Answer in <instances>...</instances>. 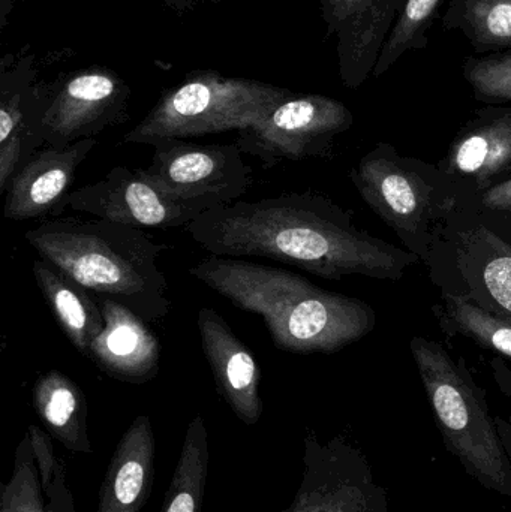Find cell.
Here are the masks:
<instances>
[{
	"label": "cell",
	"instance_id": "obj_1",
	"mask_svg": "<svg viewBox=\"0 0 511 512\" xmlns=\"http://www.w3.org/2000/svg\"><path fill=\"white\" fill-rule=\"evenodd\" d=\"M186 230L209 255L273 259L329 280L363 276L398 282L420 261L357 227L348 210L312 191L222 204Z\"/></svg>",
	"mask_w": 511,
	"mask_h": 512
},
{
	"label": "cell",
	"instance_id": "obj_2",
	"mask_svg": "<svg viewBox=\"0 0 511 512\" xmlns=\"http://www.w3.org/2000/svg\"><path fill=\"white\" fill-rule=\"evenodd\" d=\"M189 273L239 309L260 315L273 345L291 354H335L377 325L365 301L318 288L284 268L210 255Z\"/></svg>",
	"mask_w": 511,
	"mask_h": 512
},
{
	"label": "cell",
	"instance_id": "obj_3",
	"mask_svg": "<svg viewBox=\"0 0 511 512\" xmlns=\"http://www.w3.org/2000/svg\"><path fill=\"white\" fill-rule=\"evenodd\" d=\"M45 261L95 297H107L146 322L167 318L168 282L158 265L167 245L141 228L102 219H48L24 234Z\"/></svg>",
	"mask_w": 511,
	"mask_h": 512
},
{
	"label": "cell",
	"instance_id": "obj_4",
	"mask_svg": "<svg viewBox=\"0 0 511 512\" xmlns=\"http://www.w3.org/2000/svg\"><path fill=\"white\" fill-rule=\"evenodd\" d=\"M350 179L369 209L423 262L456 213L477 200L438 165L401 155L389 143L362 156Z\"/></svg>",
	"mask_w": 511,
	"mask_h": 512
},
{
	"label": "cell",
	"instance_id": "obj_5",
	"mask_svg": "<svg viewBox=\"0 0 511 512\" xmlns=\"http://www.w3.org/2000/svg\"><path fill=\"white\" fill-rule=\"evenodd\" d=\"M410 349L447 451L483 489L511 498V465L485 390L437 340L414 336Z\"/></svg>",
	"mask_w": 511,
	"mask_h": 512
},
{
	"label": "cell",
	"instance_id": "obj_6",
	"mask_svg": "<svg viewBox=\"0 0 511 512\" xmlns=\"http://www.w3.org/2000/svg\"><path fill=\"white\" fill-rule=\"evenodd\" d=\"M294 93L249 78L224 77L215 69L189 72L162 92L152 110L123 135V144H156L168 140L243 131L266 119Z\"/></svg>",
	"mask_w": 511,
	"mask_h": 512
},
{
	"label": "cell",
	"instance_id": "obj_7",
	"mask_svg": "<svg viewBox=\"0 0 511 512\" xmlns=\"http://www.w3.org/2000/svg\"><path fill=\"white\" fill-rule=\"evenodd\" d=\"M425 264L441 294L511 322V243L477 200L456 213Z\"/></svg>",
	"mask_w": 511,
	"mask_h": 512
},
{
	"label": "cell",
	"instance_id": "obj_8",
	"mask_svg": "<svg viewBox=\"0 0 511 512\" xmlns=\"http://www.w3.org/2000/svg\"><path fill=\"white\" fill-rule=\"evenodd\" d=\"M353 125V113L344 102L315 93H294L266 119L239 131L236 144L243 155L272 168L281 161L327 158L336 138Z\"/></svg>",
	"mask_w": 511,
	"mask_h": 512
},
{
	"label": "cell",
	"instance_id": "obj_9",
	"mask_svg": "<svg viewBox=\"0 0 511 512\" xmlns=\"http://www.w3.org/2000/svg\"><path fill=\"white\" fill-rule=\"evenodd\" d=\"M303 477L284 512H390L389 493L375 481L368 457L342 438L305 436Z\"/></svg>",
	"mask_w": 511,
	"mask_h": 512
},
{
	"label": "cell",
	"instance_id": "obj_10",
	"mask_svg": "<svg viewBox=\"0 0 511 512\" xmlns=\"http://www.w3.org/2000/svg\"><path fill=\"white\" fill-rule=\"evenodd\" d=\"M129 98L131 87L105 66L59 75L53 81V92L42 117V144L65 149L122 125L128 120Z\"/></svg>",
	"mask_w": 511,
	"mask_h": 512
},
{
	"label": "cell",
	"instance_id": "obj_11",
	"mask_svg": "<svg viewBox=\"0 0 511 512\" xmlns=\"http://www.w3.org/2000/svg\"><path fill=\"white\" fill-rule=\"evenodd\" d=\"M222 206L213 200H179L156 189L138 170L116 167L104 179L69 192L54 212L66 209L102 221L135 228L188 227L207 210Z\"/></svg>",
	"mask_w": 511,
	"mask_h": 512
},
{
	"label": "cell",
	"instance_id": "obj_12",
	"mask_svg": "<svg viewBox=\"0 0 511 512\" xmlns=\"http://www.w3.org/2000/svg\"><path fill=\"white\" fill-rule=\"evenodd\" d=\"M138 171L156 189L179 200L231 204L252 186V168L236 143L162 141L156 144L149 167Z\"/></svg>",
	"mask_w": 511,
	"mask_h": 512
},
{
	"label": "cell",
	"instance_id": "obj_13",
	"mask_svg": "<svg viewBox=\"0 0 511 512\" xmlns=\"http://www.w3.org/2000/svg\"><path fill=\"white\" fill-rule=\"evenodd\" d=\"M35 54L21 50L0 63V192L18 168L44 147L41 123L53 81L39 80Z\"/></svg>",
	"mask_w": 511,
	"mask_h": 512
},
{
	"label": "cell",
	"instance_id": "obj_14",
	"mask_svg": "<svg viewBox=\"0 0 511 512\" xmlns=\"http://www.w3.org/2000/svg\"><path fill=\"white\" fill-rule=\"evenodd\" d=\"M408 0H318L326 36L338 39L342 84L359 89L374 75L381 51Z\"/></svg>",
	"mask_w": 511,
	"mask_h": 512
},
{
	"label": "cell",
	"instance_id": "obj_15",
	"mask_svg": "<svg viewBox=\"0 0 511 512\" xmlns=\"http://www.w3.org/2000/svg\"><path fill=\"white\" fill-rule=\"evenodd\" d=\"M437 165L477 197L511 179V105L474 111Z\"/></svg>",
	"mask_w": 511,
	"mask_h": 512
},
{
	"label": "cell",
	"instance_id": "obj_16",
	"mask_svg": "<svg viewBox=\"0 0 511 512\" xmlns=\"http://www.w3.org/2000/svg\"><path fill=\"white\" fill-rule=\"evenodd\" d=\"M95 147L96 138H87L65 149L45 147L33 153L6 188L3 216L15 222L54 216L71 192L78 167Z\"/></svg>",
	"mask_w": 511,
	"mask_h": 512
},
{
	"label": "cell",
	"instance_id": "obj_17",
	"mask_svg": "<svg viewBox=\"0 0 511 512\" xmlns=\"http://www.w3.org/2000/svg\"><path fill=\"white\" fill-rule=\"evenodd\" d=\"M198 331L216 388L246 426H255L264 412L260 396L261 370L248 346L216 310L198 312Z\"/></svg>",
	"mask_w": 511,
	"mask_h": 512
},
{
	"label": "cell",
	"instance_id": "obj_18",
	"mask_svg": "<svg viewBox=\"0 0 511 512\" xmlns=\"http://www.w3.org/2000/svg\"><path fill=\"white\" fill-rule=\"evenodd\" d=\"M104 330L93 340L89 360L116 381L143 385L159 373L161 346L149 322L107 297H96Z\"/></svg>",
	"mask_w": 511,
	"mask_h": 512
},
{
	"label": "cell",
	"instance_id": "obj_19",
	"mask_svg": "<svg viewBox=\"0 0 511 512\" xmlns=\"http://www.w3.org/2000/svg\"><path fill=\"white\" fill-rule=\"evenodd\" d=\"M156 441L147 415H138L111 457L98 493L96 512H141L152 495Z\"/></svg>",
	"mask_w": 511,
	"mask_h": 512
},
{
	"label": "cell",
	"instance_id": "obj_20",
	"mask_svg": "<svg viewBox=\"0 0 511 512\" xmlns=\"http://www.w3.org/2000/svg\"><path fill=\"white\" fill-rule=\"evenodd\" d=\"M32 271L60 330L83 357L89 358L93 340L105 325L98 301L45 259H35Z\"/></svg>",
	"mask_w": 511,
	"mask_h": 512
},
{
	"label": "cell",
	"instance_id": "obj_21",
	"mask_svg": "<svg viewBox=\"0 0 511 512\" xmlns=\"http://www.w3.org/2000/svg\"><path fill=\"white\" fill-rule=\"evenodd\" d=\"M36 414L50 436L68 451L93 454L87 432V400L83 390L59 370L44 373L32 388Z\"/></svg>",
	"mask_w": 511,
	"mask_h": 512
},
{
	"label": "cell",
	"instance_id": "obj_22",
	"mask_svg": "<svg viewBox=\"0 0 511 512\" xmlns=\"http://www.w3.org/2000/svg\"><path fill=\"white\" fill-rule=\"evenodd\" d=\"M0 512H75L74 496L66 483L63 463H57L53 483L42 490L29 435H24L14 457L8 483L2 484Z\"/></svg>",
	"mask_w": 511,
	"mask_h": 512
},
{
	"label": "cell",
	"instance_id": "obj_23",
	"mask_svg": "<svg viewBox=\"0 0 511 512\" xmlns=\"http://www.w3.org/2000/svg\"><path fill=\"white\" fill-rule=\"evenodd\" d=\"M441 21L461 32L474 54L511 48V0H450Z\"/></svg>",
	"mask_w": 511,
	"mask_h": 512
},
{
	"label": "cell",
	"instance_id": "obj_24",
	"mask_svg": "<svg viewBox=\"0 0 511 512\" xmlns=\"http://www.w3.org/2000/svg\"><path fill=\"white\" fill-rule=\"evenodd\" d=\"M432 310L447 337H464L497 357L511 361V322L507 319L491 315L450 294H441Z\"/></svg>",
	"mask_w": 511,
	"mask_h": 512
},
{
	"label": "cell",
	"instance_id": "obj_25",
	"mask_svg": "<svg viewBox=\"0 0 511 512\" xmlns=\"http://www.w3.org/2000/svg\"><path fill=\"white\" fill-rule=\"evenodd\" d=\"M209 472V438L201 415L192 418L161 512H201Z\"/></svg>",
	"mask_w": 511,
	"mask_h": 512
},
{
	"label": "cell",
	"instance_id": "obj_26",
	"mask_svg": "<svg viewBox=\"0 0 511 512\" xmlns=\"http://www.w3.org/2000/svg\"><path fill=\"white\" fill-rule=\"evenodd\" d=\"M444 0H408L381 51L374 77H383L408 51L425 50L429 30L437 21Z\"/></svg>",
	"mask_w": 511,
	"mask_h": 512
},
{
	"label": "cell",
	"instance_id": "obj_27",
	"mask_svg": "<svg viewBox=\"0 0 511 512\" xmlns=\"http://www.w3.org/2000/svg\"><path fill=\"white\" fill-rule=\"evenodd\" d=\"M462 75L476 101L486 105H511V48L468 56L462 65Z\"/></svg>",
	"mask_w": 511,
	"mask_h": 512
},
{
	"label": "cell",
	"instance_id": "obj_28",
	"mask_svg": "<svg viewBox=\"0 0 511 512\" xmlns=\"http://www.w3.org/2000/svg\"><path fill=\"white\" fill-rule=\"evenodd\" d=\"M27 435H29L30 442H32L33 456H35L36 466H38L42 490L45 492L48 486L53 483L59 459L54 456L53 442H51L48 433L39 429L38 426H29Z\"/></svg>",
	"mask_w": 511,
	"mask_h": 512
},
{
	"label": "cell",
	"instance_id": "obj_29",
	"mask_svg": "<svg viewBox=\"0 0 511 512\" xmlns=\"http://www.w3.org/2000/svg\"><path fill=\"white\" fill-rule=\"evenodd\" d=\"M477 203L485 212L511 218V179L483 192L477 197Z\"/></svg>",
	"mask_w": 511,
	"mask_h": 512
},
{
	"label": "cell",
	"instance_id": "obj_30",
	"mask_svg": "<svg viewBox=\"0 0 511 512\" xmlns=\"http://www.w3.org/2000/svg\"><path fill=\"white\" fill-rule=\"evenodd\" d=\"M492 378L500 388L501 393L511 400V367L503 357H494L491 360Z\"/></svg>",
	"mask_w": 511,
	"mask_h": 512
},
{
	"label": "cell",
	"instance_id": "obj_31",
	"mask_svg": "<svg viewBox=\"0 0 511 512\" xmlns=\"http://www.w3.org/2000/svg\"><path fill=\"white\" fill-rule=\"evenodd\" d=\"M495 426H497L501 444H503L507 459H509L511 465V414L509 418L495 417Z\"/></svg>",
	"mask_w": 511,
	"mask_h": 512
},
{
	"label": "cell",
	"instance_id": "obj_32",
	"mask_svg": "<svg viewBox=\"0 0 511 512\" xmlns=\"http://www.w3.org/2000/svg\"><path fill=\"white\" fill-rule=\"evenodd\" d=\"M168 8L173 9L176 14L182 15L186 12H192L203 3H219L221 0H162Z\"/></svg>",
	"mask_w": 511,
	"mask_h": 512
},
{
	"label": "cell",
	"instance_id": "obj_33",
	"mask_svg": "<svg viewBox=\"0 0 511 512\" xmlns=\"http://www.w3.org/2000/svg\"><path fill=\"white\" fill-rule=\"evenodd\" d=\"M14 0H0V30L5 29L8 24V15L12 11Z\"/></svg>",
	"mask_w": 511,
	"mask_h": 512
},
{
	"label": "cell",
	"instance_id": "obj_34",
	"mask_svg": "<svg viewBox=\"0 0 511 512\" xmlns=\"http://www.w3.org/2000/svg\"><path fill=\"white\" fill-rule=\"evenodd\" d=\"M500 233L503 234V236L511 243V230L510 233H506V230H500Z\"/></svg>",
	"mask_w": 511,
	"mask_h": 512
}]
</instances>
